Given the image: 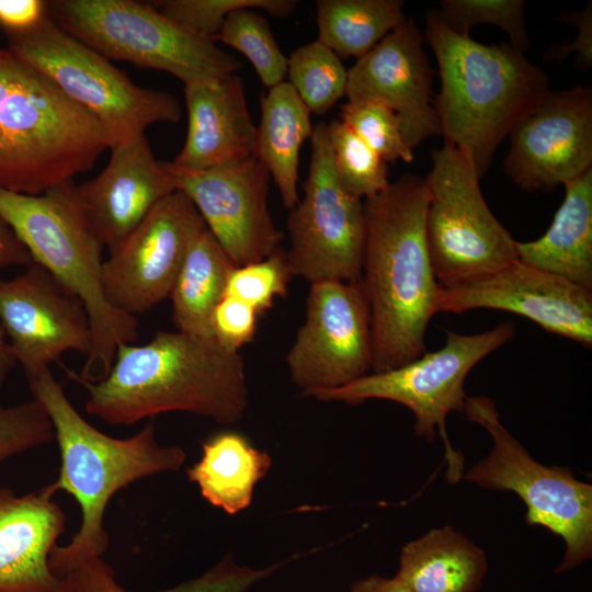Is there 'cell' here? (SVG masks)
<instances>
[{"mask_svg":"<svg viewBox=\"0 0 592 592\" xmlns=\"http://www.w3.org/2000/svg\"><path fill=\"white\" fill-rule=\"evenodd\" d=\"M65 371L87 390V413L112 425L172 411L230 425L248 407L243 360L215 337L157 331L146 344H121L100 380H83Z\"/></svg>","mask_w":592,"mask_h":592,"instance_id":"1","label":"cell"},{"mask_svg":"<svg viewBox=\"0 0 592 592\" xmlns=\"http://www.w3.org/2000/svg\"><path fill=\"white\" fill-rule=\"evenodd\" d=\"M365 243L361 284L372 322V373L403 365L425 351L441 287L425 240L424 179L405 174L363 203Z\"/></svg>","mask_w":592,"mask_h":592,"instance_id":"2","label":"cell"},{"mask_svg":"<svg viewBox=\"0 0 592 592\" xmlns=\"http://www.w3.org/2000/svg\"><path fill=\"white\" fill-rule=\"evenodd\" d=\"M27 379L33 399L50 418L60 453L59 475L43 488L52 497L58 491L70 493L81 510L78 532L49 555V568L60 579L107 550L104 513L117 491L139 479L179 470L186 456L179 446L160 445L152 422L126 439L99 431L71 405L50 368Z\"/></svg>","mask_w":592,"mask_h":592,"instance_id":"3","label":"cell"},{"mask_svg":"<svg viewBox=\"0 0 592 592\" xmlns=\"http://www.w3.org/2000/svg\"><path fill=\"white\" fill-rule=\"evenodd\" d=\"M441 90L433 100L444 143L462 150L479 175L499 144L549 91L548 76L509 43L485 45L447 27L437 10L425 15Z\"/></svg>","mask_w":592,"mask_h":592,"instance_id":"4","label":"cell"},{"mask_svg":"<svg viewBox=\"0 0 592 592\" xmlns=\"http://www.w3.org/2000/svg\"><path fill=\"white\" fill-rule=\"evenodd\" d=\"M107 148L92 114L0 48V189L39 195L90 170Z\"/></svg>","mask_w":592,"mask_h":592,"instance_id":"5","label":"cell"},{"mask_svg":"<svg viewBox=\"0 0 592 592\" xmlns=\"http://www.w3.org/2000/svg\"><path fill=\"white\" fill-rule=\"evenodd\" d=\"M0 217L29 251L83 303L91 328V350L79 374L96 382L110 372L117 348L138 337L136 317L114 309L102 283L103 244L80 207L77 184L69 180L39 195L0 189Z\"/></svg>","mask_w":592,"mask_h":592,"instance_id":"6","label":"cell"},{"mask_svg":"<svg viewBox=\"0 0 592 592\" xmlns=\"http://www.w3.org/2000/svg\"><path fill=\"white\" fill-rule=\"evenodd\" d=\"M9 50L45 73L103 126L110 148L155 123H178L179 100L138 87L107 58L61 29L49 15L22 33H7Z\"/></svg>","mask_w":592,"mask_h":592,"instance_id":"7","label":"cell"},{"mask_svg":"<svg viewBox=\"0 0 592 592\" xmlns=\"http://www.w3.org/2000/svg\"><path fill=\"white\" fill-rule=\"evenodd\" d=\"M50 18L105 58L163 70L184 84L224 78L241 62L209 38L179 25L149 3L132 0H58Z\"/></svg>","mask_w":592,"mask_h":592,"instance_id":"8","label":"cell"},{"mask_svg":"<svg viewBox=\"0 0 592 592\" xmlns=\"http://www.w3.org/2000/svg\"><path fill=\"white\" fill-rule=\"evenodd\" d=\"M463 412L492 439L490 453L463 478L487 490L514 492L526 506L527 525L545 527L562 538L566 551L556 572L590 559L592 486L578 480L569 468L535 460L505 429L491 398L468 396Z\"/></svg>","mask_w":592,"mask_h":592,"instance_id":"9","label":"cell"},{"mask_svg":"<svg viewBox=\"0 0 592 592\" xmlns=\"http://www.w3.org/2000/svg\"><path fill=\"white\" fill-rule=\"evenodd\" d=\"M514 334L515 325L511 321L475 334L445 330V343L436 351H424L403 365L368 373L343 387L315 391L309 397L348 405L383 399L405 406L415 418L417 436L432 442L439 431L445 448L447 479L458 482L464 475V457L452 447L446 419L451 412L464 410L469 372Z\"/></svg>","mask_w":592,"mask_h":592,"instance_id":"10","label":"cell"},{"mask_svg":"<svg viewBox=\"0 0 592 592\" xmlns=\"http://www.w3.org/2000/svg\"><path fill=\"white\" fill-rule=\"evenodd\" d=\"M431 160L425 240L440 287L477 281L519 260L516 240L486 203L471 160L447 143Z\"/></svg>","mask_w":592,"mask_h":592,"instance_id":"11","label":"cell"},{"mask_svg":"<svg viewBox=\"0 0 592 592\" xmlns=\"http://www.w3.org/2000/svg\"><path fill=\"white\" fill-rule=\"evenodd\" d=\"M310 141L304 196L286 221L291 247L285 259L289 273L309 283H358L365 243L363 202L346 192L337 179L327 123L314 126Z\"/></svg>","mask_w":592,"mask_h":592,"instance_id":"12","label":"cell"},{"mask_svg":"<svg viewBox=\"0 0 592 592\" xmlns=\"http://www.w3.org/2000/svg\"><path fill=\"white\" fill-rule=\"evenodd\" d=\"M286 364L306 397L343 387L372 372L371 310L361 282L310 283L306 318Z\"/></svg>","mask_w":592,"mask_h":592,"instance_id":"13","label":"cell"},{"mask_svg":"<svg viewBox=\"0 0 592 592\" xmlns=\"http://www.w3.org/2000/svg\"><path fill=\"white\" fill-rule=\"evenodd\" d=\"M205 228L183 192L175 190L159 201L103 260L110 305L137 318L169 298L191 246Z\"/></svg>","mask_w":592,"mask_h":592,"instance_id":"14","label":"cell"},{"mask_svg":"<svg viewBox=\"0 0 592 592\" xmlns=\"http://www.w3.org/2000/svg\"><path fill=\"white\" fill-rule=\"evenodd\" d=\"M163 164L236 266L261 261L280 249L283 234L267 205L270 172L257 157L206 170Z\"/></svg>","mask_w":592,"mask_h":592,"instance_id":"15","label":"cell"},{"mask_svg":"<svg viewBox=\"0 0 592 592\" xmlns=\"http://www.w3.org/2000/svg\"><path fill=\"white\" fill-rule=\"evenodd\" d=\"M504 170L524 191H553L592 168V90L548 91L512 128Z\"/></svg>","mask_w":592,"mask_h":592,"instance_id":"16","label":"cell"},{"mask_svg":"<svg viewBox=\"0 0 592 592\" xmlns=\"http://www.w3.org/2000/svg\"><path fill=\"white\" fill-rule=\"evenodd\" d=\"M0 327L27 377L49 368L65 352L87 356L91 350L83 303L34 262L15 277L0 280Z\"/></svg>","mask_w":592,"mask_h":592,"instance_id":"17","label":"cell"},{"mask_svg":"<svg viewBox=\"0 0 592 592\" xmlns=\"http://www.w3.org/2000/svg\"><path fill=\"white\" fill-rule=\"evenodd\" d=\"M494 309L592 348V291L516 260L477 281L441 288L439 312Z\"/></svg>","mask_w":592,"mask_h":592,"instance_id":"18","label":"cell"},{"mask_svg":"<svg viewBox=\"0 0 592 592\" xmlns=\"http://www.w3.org/2000/svg\"><path fill=\"white\" fill-rule=\"evenodd\" d=\"M424 42L414 21L406 19L348 71L349 101H374L390 109L412 149L442 136L432 99L434 69Z\"/></svg>","mask_w":592,"mask_h":592,"instance_id":"19","label":"cell"},{"mask_svg":"<svg viewBox=\"0 0 592 592\" xmlns=\"http://www.w3.org/2000/svg\"><path fill=\"white\" fill-rule=\"evenodd\" d=\"M103 171L77 185L83 215L103 247H117L163 197L174 182L144 135L110 148Z\"/></svg>","mask_w":592,"mask_h":592,"instance_id":"20","label":"cell"},{"mask_svg":"<svg viewBox=\"0 0 592 592\" xmlns=\"http://www.w3.org/2000/svg\"><path fill=\"white\" fill-rule=\"evenodd\" d=\"M187 133L173 164L206 170L255 157L257 127L236 73L185 84Z\"/></svg>","mask_w":592,"mask_h":592,"instance_id":"21","label":"cell"},{"mask_svg":"<svg viewBox=\"0 0 592 592\" xmlns=\"http://www.w3.org/2000/svg\"><path fill=\"white\" fill-rule=\"evenodd\" d=\"M66 515L46 490L0 488V592H58L48 559Z\"/></svg>","mask_w":592,"mask_h":592,"instance_id":"22","label":"cell"},{"mask_svg":"<svg viewBox=\"0 0 592 592\" xmlns=\"http://www.w3.org/2000/svg\"><path fill=\"white\" fill-rule=\"evenodd\" d=\"M563 186V202L547 231L515 242L517 259L592 291V168Z\"/></svg>","mask_w":592,"mask_h":592,"instance_id":"23","label":"cell"},{"mask_svg":"<svg viewBox=\"0 0 592 592\" xmlns=\"http://www.w3.org/2000/svg\"><path fill=\"white\" fill-rule=\"evenodd\" d=\"M487 570L485 551L444 525L402 546L395 577L412 592H476Z\"/></svg>","mask_w":592,"mask_h":592,"instance_id":"24","label":"cell"},{"mask_svg":"<svg viewBox=\"0 0 592 592\" xmlns=\"http://www.w3.org/2000/svg\"><path fill=\"white\" fill-rule=\"evenodd\" d=\"M202 448L201 459L186 469L189 480L207 502L229 515L247 509L255 485L272 465L271 456L232 431L209 436Z\"/></svg>","mask_w":592,"mask_h":592,"instance_id":"25","label":"cell"},{"mask_svg":"<svg viewBox=\"0 0 592 592\" xmlns=\"http://www.w3.org/2000/svg\"><path fill=\"white\" fill-rule=\"evenodd\" d=\"M310 113L287 81L270 88L261 100L255 157L269 170L288 209L299 201V149L312 133Z\"/></svg>","mask_w":592,"mask_h":592,"instance_id":"26","label":"cell"},{"mask_svg":"<svg viewBox=\"0 0 592 592\" xmlns=\"http://www.w3.org/2000/svg\"><path fill=\"white\" fill-rule=\"evenodd\" d=\"M235 263L205 228L191 246L169 296L178 331L214 337L212 317Z\"/></svg>","mask_w":592,"mask_h":592,"instance_id":"27","label":"cell"},{"mask_svg":"<svg viewBox=\"0 0 592 592\" xmlns=\"http://www.w3.org/2000/svg\"><path fill=\"white\" fill-rule=\"evenodd\" d=\"M401 0H318V41L339 57L360 59L406 21Z\"/></svg>","mask_w":592,"mask_h":592,"instance_id":"28","label":"cell"},{"mask_svg":"<svg viewBox=\"0 0 592 592\" xmlns=\"http://www.w3.org/2000/svg\"><path fill=\"white\" fill-rule=\"evenodd\" d=\"M304 554L276 562L263 569H252L225 556L202 576L177 587L158 592H246L257 582L297 559ZM58 592H130L115 579L113 568L102 558H91L59 579Z\"/></svg>","mask_w":592,"mask_h":592,"instance_id":"29","label":"cell"},{"mask_svg":"<svg viewBox=\"0 0 592 592\" xmlns=\"http://www.w3.org/2000/svg\"><path fill=\"white\" fill-rule=\"evenodd\" d=\"M288 83L310 112L327 113L346 92L348 70L320 41L296 48L287 58Z\"/></svg>","mask_w":592,"mask_h":592,"instance_id":"30","label":"cell"},{"mask_svg":"<svg viewBox=\"0 0 592 592\" xmlns=\"http://www.w3.org/2000/svg\"><path fill=\"white\" fill-rule=\"evenodd\" d=\"M213 42H220L243 54L261 81L270 88L284 81L287 57L276 43L266 19L254 9L229 13Z\"/></svg>","mask_w":592,"mask_h":592,"instance_id":"31","label":"cell"},{"mask_svg":"<svg viewBox=\"0 0 592 592\" xmlns=\"http://www.w3.org/2000/svg\"><path fill=\"white\" fill-rule=\"evenodd\" d=\"M332 164L338 181L362 200L384 191L390 183L387 162L340 119L328 124Z\"/></svg>","mask_w":592,"mask_h":592,"instance_id":"32","label":"cell"},{"mask_svg":"<svg viewBox=\"0 0 592 592\" xmlns=\"http://www.w3.org/2000/svg\"><path fill=\"white\" fill-rule=\"evenodd\" d=\"M439 16L452 31L469 35L471 27L489 24L501 27L509 44L525 54L531 48L523 0H442Z\"/></svg>","mask_w":592,"mask_h":592,"instance_id":"33","label":"cell"},{"mask_svg":"<svg viewBox=\"0 0 592 592\" xmlns=\"http://www.w3.org/2000/svg\"><path fill=\"white\" fill-rule=\"evenodd\" d=\"M297 3L295 0H162L152 5L190 32L213 41L232 11L248 8L285 18Z\"/></svg>","mask_w":592,"mask_h":592,"instance_id":"34","label":"cell"},{"mask_svg":"<svg viewBox=\"0 0 592 592\" xmlns=\"http://www.w3.org/2000/svg\"><path fill=\"white\" fill-rule=\"evenodd\" d=\"M341 122L348 125L385 162L414 160L412 148L405 141L396 114L374 101H349L341 107Z\"/></svg>","mask_w":592,"mask_h":592,"instance_id":"35","label":"cell"},{"mask_svg":"<svg viewBox=\"0 0 592 592\" xmlns=\"http://www.w3.org/2000/svg\"><path fill=\"white\" fill-rule=\"evenodd\" d=\"M291 277L285 252L278 249L261 261L236 266L228 277L225 295L250 305L260 314L270 308L276 297L286 296Z\"/></svg>","mask_w":592,"mask_h":592,"instance_id":"36","label":"cell"},{"mask_svg":"<svg viewBox=\"0 0 592 592\" xmlns=\"http://www.w3.org/2000/svg\"><path fill=\"white\" fill-rule=\"evenodd\" d=\"M54 439L50 418L35 399L0 407V463Z\"/></svg>","mask_w":592,"mask_h":592,"instance_id":"37","label":"cell"},{"mask_svg":"<svg viewBox=\"0 0 592 592\" xmlns=\"http://www.w3.org/2000/svg\"><path fill=\"white\" fill-rule=\"evenodd\" d=\"M257 316L250 305L224 295L213 312V335L227 349L238 351L253 338Z\"/></svg>","mask_w":592,"mask_h":592,"instance_id":"38","label":"cell"},{"mask_svg":"<svg viewBox=\"0 0 592 592\" xmlns=\"http://www.w3.org/2000/svg\"><path fill=\"white\" fill-rule=\"evenodd\" d=\"M563 22H571L577 26V36L572 43H566L550 47L545 53L548 61L560 62L571 53H577L576 66L582 71L592 67V2L589 1L584 9L576 12L560 14Z\"/></svg>","mask_w":592,"mask_h":592,"instance_id":"39","label":"cell"},{"mask_svg":"<svg viewBox=\"0 0 592 592\" xmlns=\"http://www.w3.org/2000/svg\"><path fill=\"white\" fill-rule=\"evenodd\" d=\"M48 14L42 0H0V26L4 33H22L36 26Z\"/></svg>","mask_w":592,"mask_h":592,"instance_id":"40","label":"cell"},{"mask_svg":"<svg viewBox=\"0 0 592 592\" xmlns=\"http://www.w3.org/2000/svg\"><path fill=\"white\" fill-rule=\"evenodd\" d=\"M33 260L14 235L9 225L0 217V269L9 266L26 267Z\"/></svg>","mask_w":592,"mask_h":592,"instance_id":"41","label":"cell"},{"mask_svg":"<svg viewBox=\"0 0 592 592\" xmlns=\"http://www.w3.org/2000/svg\"><path fill=\"white\" fill-rule=\"evenodd\" d=\"M350 592H412L405 583L396 577L383 578L369 576L357 580L351 587Z\"/></svg>","mask_w":592,"mask_h":592,"instance_id":"42","label":"cell"},{"mask_svg":"<svg viewBox=\"0 0 592 592\" xmlns=\"http://www.w3.org/2000/svg\"><path fill=\"white\" fill-rule=\"evenodd\" d=\"M15 365L16 361L9 351L5 334L0 327V388L3 387L9 374Z\"/></svg>","mask_w":592,"mask_h":592,"instance_id":"43","label":"cell"}]
</instances>
